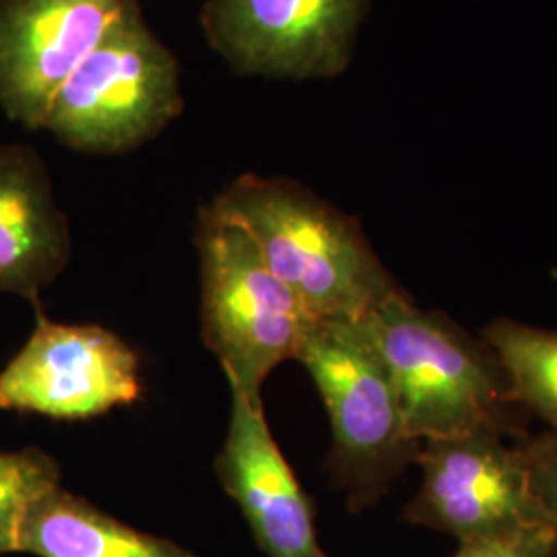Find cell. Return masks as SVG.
<instances>
[{"instance_id": "obj_1", "label": "cell", "mask_w": 557, "mask_h": 557, "mask_svg": "<svg viewBox=\"0 0 557 557\" xmlns=\"http://www.w3.org/2000/svg\"><path fill=\"white\" fill-rule=\"evenodd\" d=\"M205 209L252 238L312 319L363 320L403 292L358 221L294 180L244 174Z\"/></svg>"}, {"instance_id": "obj_2", "label": "cell", "mask_w": 557, "mask_h": 557, "mask_svg": "<svg viewBox=\"0 0 557 557\" xmlns=\"http://www.w3.org/2000/svg\"><path fill=\"white\" fill-rule=\"evenodd\" d=\"M299 363L312 376L331 419L326 471L361 512L416 465L421 442L407 430L397 388L363 320H314Z\"/></svg>"}, {"instance_id": "obj_3", "label": "cell", "mask_w": 557, "mask_h": 557, "mask_svg": "<svg viewBox=\"0 0 557 557\" xmlns=\"http://www.w3.org/2000/svg\"><path fill=\"white\" fill-rule=\"evenodd\" d=\"M397 388L413 438H450L479 428L508 432L517 403L494 351L444 314L400 292L363 319Z\"/></svg>"}, {"instance_id": "obj_4", "label": "cell", "mask_w": 557, "mask_h": 557, "mask_svg": "<svg viewBox=\"0 0 557 557\" xmlns=\"http://www.w3.org/2000/svg\"><path fill=\"white\" fill-rule=\"evenodd\" d=\"M182 110L178 59L135 0L62 83L40 131L73 151L116 156L156 139Z\"/></svg>"}, {"instance_id": "obj_5", "label": "cell", "mask_w": 557, "mask_h": 557, "mask_svg": "<svg viewBox=\"0 0 557 557\" xmlns=\"http://www.w3.org/2000/svg\"><path fill=\"white\" fill-rule=\"evenodd\" d=\"M202 337L220 359L232 395L262 403L269 374L296 359L314 320L236 223L202 209L197 223Z\"/></svg>"}, {"instance_id": "obj_6", "label": "cell", "mask_w": 557, "mask_h": 557, "mask_svg": "<svg viewBox=\"0 0 557 557\" xmlns=\"http://www.w3.org/2000/svg\"><path fill=\"white\" fill-rule=\"evenodd\" d=\"M504 434L499 428H479L423 440L416 458L421 487L400 518L453 535L458 543L552 524L531 492L518 444H506Z\"/></svg>"}, {"instance_id": "obj_7", "label": "cell", "mask_w": 557, "mask_h": 557, "mask_svg": "<svg viewBox=\"0 0 557 557\" xmlns=\"http://www.w3.org/2000/svg\"><path fill=\"white\" fill-rule=\"evenodd\" d=\"M368 0H205L211 50L242 77L331 79L354 57Z\"/></svg>"}, {"instance_id": "obj_8", "label": "cell", "mask_w": 557, "mask_h": 557, "mask_svg": "<svg viewBox=\"0 0 557 557\" xmlns=\"http://www.w3.org/2000/svg\"><path fill=\"white\" fill-rule=\"evenodd\" d=\"M139 356L96 324H62L36 308L32 337L0 370V411L60 421L100 418L139 400Z\"/></svg>"}, {"instance_id": "obj_9", "label": "cell", "mask_w": 557, "mask_h": 557, "mask_svg": "<svg viewBox=\"0 0 557 557\" xmlns=\"http://www.w3.org/2000/svg\"><path fill=\"white\" fill-rule=\"evenodd\" d=\"M135 0H0V110L29 131Z\"/></svg>"}, {"instance_id": "obj_10", "label": "cell", "mask_w": 557, "mask_h": 557, "mask_svg": "<svg viewBox=\"0 0 557 557\" xmlns=\"http://www.w3.org/2000/svg\"><path fill=\"white\" fill-rule=\"evenodd\" d=\"M215 471L264 556L329 557L317 537L310 498L283 457L262 403L232 395V416Z\"/></svg>"}, {"instance_id": "obj_11", "label": "cell", "mask_w": 557, "mask_h": 557, "mask_svg": "<svg viewBox=\"0 0 557 557\" xmlns=\"http://www.w3.org/2000/svg\"><path fill=\"white\" fill-rule=\"evenodd\" d=\"M73 255L71 227L36 149L0 145V296L38 301Z\"/></svg>"}, {"instance_id": "obj_12", "label": "cell", "mask_w": 557, "mask_h": 557, "mask_svg": "<svg viewBox=\"0 0 557 557\" xmlns=\"http://www.w3.org/2000/svg\"><path fill=\"white\" fill-rule=\"evenodd\" d=\"M17 554L36 557H199L176 541L133 529L57 485L27 512Z\"/></svg>"}, {"instance_id": "obj_13", "label": "cell", "mask_w": 557, "mask_h": 557, "mask_svg": "<svg viewBox=\"0 0 557 557\" xmlns=\"http://www.w3.org/2000/svg\"><path fill=\"white\" fill-rule=\"evenodd\" d=\"M481 337L504 368L512 398L557 432V331L499 319Z\"/></svg>"}, {"instance_id": "obj_14", "label": "cell", "mask_w": 557, "mask_h": 557, "mask_svg": "<svg viewBox=\"0 0 557 557\" xmlns=\"http://www.w3.org/2000/svg\"><path fill=\"white\" fill-rule=\"evenodd\" d=\"M60 485V467L40 448L0 450V557L17 554L29 508Z\"/></svg>"}, {"instance_id": "obj_15", "label": "cell", "mask_w": 557, "mask_h": 557, "mask_svg": "<svg viewBox=\"0 0 557 557\" xmlns=\"http://www.w3.org/2000/svg\"><path fill=\"white\" fill-rule=\"evenodd\" d=\"M453 557H557V527L539 524L498 537L460 541Z\"/></svg>"}, {"instance_id": "obj_16", "label": "cell", "mask_w": 557, "mask_h": 557, "mask_svg": "<svg viewBox=\"0 0 557 557\" xmlns=\"http://www.w3.org/2000/svg\"><path fill=\"white\" fill-rule=\"evenodd\" d=\"M531 481V492L547 520L557 527V432L518 444Z\"/></svg>"}]
</instances>
